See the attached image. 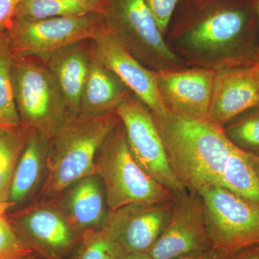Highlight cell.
<instances>
[{"label": "cell", "mask_w": 259, "mask_h": 259, "mask_svg": "<svg viewBox=\"0 0 259 259\" xmlns=\"http://www.w3.org/2000/svg\"><path fill=\"white\" fill-rule=\"evenodd\" d=\"M187 67L256 64L259 25L251 0H181L165 36Z\"/></svg>", "instance_id": "6da1fadb"}, {"label": "cell", "mask_w": 259, "mask_h": 259, "mask_svg": "<svg viewBox=\"0 0 259 259\" xmlns=\"http://www.w3.org/2000/svg\"><path fill=\"white\" fill-rule=\"evenodd\" d=\"M152 115L170 168L186 190L199 194L222 186L225 166L234 146L223 127L168 110L164 115Z\"/></svg>", "instance_id": "7a4b0ae2"}, {"label": "cell", "mask_w": 259, "mask_h": 259, "mask_svg": "<svg viewBox=\"0 0 259 259\" xmlns=\"http://www.w3.org/2000/svg\"><path fill=\"white\" fill-rule=\"evenodd\" d=\"M120 122L116 112L69 117L49 142L47 178L32 202L54 200L74 182L95 174L97 151Z\"/></svg>", "instance_id": "3957f363"}, {"label": "cell", "mask_w": 259, "mask_h": 259, "mask_svg": "<svg viewBox=\"0 0 259 259\" xmlns=\"http://www.w3.org/2000/svg\"><path fill=\"white\" fill-rule=\"evenodd\" d=\"M110 211L131 203H163L174 192L148 175L136 161L121 121L101 145L95 161Z\"/></svg>", "instance_id": "277c9868"}, {"label": "cell", "mask_w": 259, "mask_h": 259, "mask_svg": "<svg viewBox=\"0 0 259 259\" xmlns=\"http://www.w3.org/2000/svg\"><path fill=\"white\" fill-rule=\"evenodd\" d=\"M12 81L20 125L49 143L71 117L54 76L38 58L16 56Z\"/></svg>", "instance_id": "5b68a950"}, {"label": "cell", "mask_w": 259, "mask_h": 259, "mask_svg": "<svg viewBox=\"0 0 259 259\" xmlns=\"http://www.w3.org/2000/svg\"><path fill=\"white\" fill-rule=\"evenodd\" d=\"M100 14L107 31L148 69L187 67L168 48L145 0H104Z\"/></svg>", "instance_id": "8992f818"}, {"label": "cell", "mask_w": 259, "mask_h": 259, "mask_svg": "<svg viewBox=\"0 0 259 259\" xmlns=\"http://www.w3.org/2000/svg\"><path fill=\"white\" fill-rule=\"evenodd\" d=\"M212 248L228 256L259 243V204L223 186L202 191Z\"/></svg>", "instance_id": "52a82bcc"}, {"label": "cell", "mask_w": 259, "mask_h": 259, "mask_svg": "<svg viewBox=\"0 0 259 259\" xmlns=\"http://www.w3.org/2000/svg\"><path fill=\"white\" fill-rule=\"evenodd\" d=\"M99 13L25 21L13 20L4 30L15 56L42 59L74 42L97 38L106 31Z\"/></svg>", "instance_id": "ba28073f"}, {"label": "cell", "mask_w": 259, "mask_h": 259, "mask_svg": "<svg viewBox=\"0 0 259 259\" xmlns=\"http://www.w3.org/2000/svg\"><path fill=\"white\" fill-rule=\"evenodd\" d=\"M115 112L125 127L130 149L140 166L174 193L186 190L170 168L163 141L148 107L132 93Z\"/></svg>", "instance_id": "9c48e42d"}, {"label": "cell", "mask_w": 259, "mask_h": 259, "mask_svg": "<svg viewBox=\"0 0 259 259\" xmlns=\"http://www.w3.org/2000/svg\"><path fill=\"white\" fill-rule=\"evenodd\" d=\"M212 248L201 196L187 190L175 192L171 218L148 255L153 259H175Z\"/></svg>", "instance_id": "30bf717a"}, {"label": "cell", "mask_w": 259, "mask_h": 259, "mask_svg": "<svg viewBox=\"0 0 259 259\" xmlns=\"http://www.w3.org/2000/svg\"><path fill=\"white\" fill-rule=\"evenodd\" d=\"M6 218L27 243L48 259H61L81 238L54 200L30 202Z\"/></svg>", "instance_id": "8fae6325"}, {"label": "cell", "mask_w": 259, "mask_h": 259, "mask_svg": "<svg viewBox=\"0 0 259 259\" xmlns=\"http://www.w3.org/2000/svg\"><path fill=\"white\" fill-rule=\"evenodd\" d=\"M172 200L163 203H131L110 211L102 229L127 254L147 252L169 221Z\"/></svg>", "instance_id": "7c38bea8"}, {"label": "cell", "mask_w": 259, "mask_h": 259, "mask_svg": "<svg viewBox=\"0 0 259 259\" xmlns=\"http://www.w3.org/2000/svg\"><path fill=\"white\" fill-rule=\"evenodd\" d=\"M215 71L197 67L158 72L157 88L168 111L192 120H209Z\"/></svg>", "instance_id": "4fadbf2b"}, {"label": "cell", "mask_w": 259, "mask_h": 259, "mask_svg": "<svg viewBox=\"0 0 259 259\" xmlns=\"http://www.w3.org/2000/svg\"><path fill=\"white\" fill-rule=\"evenodd\" d=\"M90 44L93 55L115 73L153 115H164L168 112L158 93V72L141 64L107 30L90 40Z\"/></svg>", "instance_id": "5bb4252c"}, {"label": "cell", "mask_w": 259, "mask_h": 259, "mask_svg": "<svg viewBox=\"0 0 259 259\" xmlns=\"http://www.w3.org/2000/svg\"><path fill=\"white\" fill-rule=\"evenodd\" d=\"M259 103V66L256 64L215 71L209 120L226 125Z\"/></svg>", "instance_id": "9a60e30c"}, {"label": "cell", "mask_w": 259, "mask_h": 259, "mask_svg": "<svg viewBox=\"0 0 259 259\" xmlns=\"http://www.w3.org/2000/svg\"><path fill=\"white\" fill-rule=\"evenodd\" d=\"M54 201L81 234L88 230L102 228L110 212L105 186L96 174L74 182Z\"/></svg>", "instance_id": "2e32d148"}, {"label": "cell", "mask_w": 259, "mask_h": 259, "mask_svg": "<svg viewBox=\"0 0 259 259\" xmlns=\"http://www.w3.org/2000/svg\"><path fill=\"white\" fill-rule=\"evenodd\" d=\"M92 58L90 40H82L40 59L55 79L71 116L79 115L81 93Z\"/></svg>", "instance_id": "e0dca14e"}, {"label": "cell", "mask_w": 259, "mask_h": 259, "mask_svg": "<svg viewBox=\"0 0 259 259\" xmlns=\"http://www.w3.org/2000/svg\"><path fill=\"white\" fill-rule=\"evenodd\" d=\"M49 143L35 130L28 129V138L17 163L9 202L23 205L38 193L47 176Z\"/></svg>", "instance_id": "ac0fdd59"}, {"label": "cell", "mask_w": 259, "mask_h": 259, "mask_svg": "<svg viewBox=\"0 0 259 259\" xmlns=\"http://www.w3.org/2000/svg\"><path fill=\"white\" fill-rule=\"evenodd\" d=\"M131 94L118 76L93 54L81 93L79 115L97 116L115 112Z\"/></svg>", "instance_id": "d6986e66"}, {"label": "cell", "mask_w": 259, "mask_h": 259, "mask_svg": "<svg viewBox=\"0 0 259 259\" xmlns=\"http://www.w3.org/2000/svg\"><path fill=\"white\" fill-rule=\"evenodd\" d=\"M222 186L259 204V158L233 146L223 171Z\"/></svg>", "instance_id": "ffe728a7"}, {"label": "cell", "mask_w": 259, "mask_h": 259, "mask_svg": "<svg viewBox=\"0 0 259 259\" xmlns=\"http://www.w3.org/2000/svg\"><path fill=\"white\" fill-rule=\"evenodd\" d=\"M104 0H23L13 20L33 21L101 13Z\"/></svg>", "instance_id": "44dd1931"}, {"label": "cell", "mask_w": 259, "mask_h": 259, "mask_svg": "<svg viewBox=\"0 0 259 259\" xmlns=\"http://www.w3.org/2000/svg\"><path fill=\"white\" fill-rule=\"evenodd\" d=\"M28 134V129L21 125L0 127V202L9 201L12 180Z\"/></svg>", "instance_id": "7402d4cb"}, {"label": "cell", "mask_w": 259, "mask_h": 259, "mask_svg": "<svg viewBox=\"0 0 259 259\" xmlns=\"http://www.w3.org/2000/svg\"><path fill=\"white\" fill-rule=\"evenodd\" d=\"M15 57L4 30H0V125L5 127L20 126L12 81Z\"/></svg>", "instance_id": "603a6c76"}, {"label": "cell", "mask_w": 259, "mask_h": 259, "mask_svg": "<svg viewBox=\"0 0 259 259\" xmlns=\"http://www.w3.org/2000/svg\"><path fill=\"white\" fill-rule=\"evenodd\" d=\"M223 129L237 148L259 158V103L236 116Z\"/></svg>", "instance_id": "cb8c5ba5"}, {"label": "cell", "mask_w": 259, "mask_h": 259, "mask_svg": "<svg viewBox=\"0 0 259 259\" xmlns=\"http://www.w3.org/2000/svg\"><path fill=\"white\" fill-rule=\"evenodd\" d=\"M127 255L117 242L100 228L81 233L73 259H124Z\"/></svg>", "instance_id": "d4e9b609"}, {"label": "cell", "mask_w": 259, "mask_h": 259, "mask_svg": "<svg viewBox=\"0 0 259 259\" xmlns=\"http://www.w3.org/2000/svg\"><path fill=\"white\" fill-rule=\"evenodd\" d=\"M35 252L7 218L0 221V259H35Z\"/></svg>", "instance_id": "484cf974"}, {"label": "cell", "mask_w": 259, "mask_h": 259, "mask_svg": "<svg viewBox=\"0 0 259 259\" xmlns=\"http://www.w3.org/2000/svg\"><path fill=\"white\" fill-rule=\"evenodd\" d=\"M181 0H145L151 10L158 28L166 36L172 16Z\"/></svg>", "instance_id": "4316f807"}, {"label": "cell", "mask_w": 259, "mask_h": 259, "mask_svg": "<svg viewBox=\"0 0 259 259\" xmlns=\"http://www.w3.org/2000/svg\"><path fill=\"white\" fill-rule=\"evenodd\" d=\"M23 0H0V30L9 26Z\"/></svg>", "instance_id": "83f0119b"}, {"label": "cell", "mask_w": 259, "mask_h": 259, "mask_svg": "<svg viewBox=\"0 0 259 259\" xmlns=\"http://www.w3.org/2000/svg\"><path fill=\"white\" fill-rule=\"evenodd\" d=\"M233 257H230L224 254L215 248L205 250V251L199 252V253H193V254L185 255L175 259H233Z\"/></svg>", "instance_id": "f1b7e54d"}, {"label": "cell", "mask_w": 259, "mask_h": 259, "mask_svg": "<svg viewBox=\"0 0 259 259\" xmlns=\"http://www.w3.org/2000/svg\"><path fill=\"white\" fill-rule=\"evenodd\" d=\"M233 259H259V243L242 250Z\"/></svg>", "instance_id": "f546056e"}, {"label": "cell", "mask_w": 259, "mask_h": 259, "mask_svg": "<svg viewBox=\"0 0 259 259\" xmlns=\"http://www.w3.org/2000/svg\"><path fill=\"white\" fill-rule=\"evenodd\" d=\"M15 207V204L9 202V201L8 202H0V221L6 218L7 212L10 208Z\"/></svg>", "instance_id": "4dcf8cb0"}, {"label": "cell", "mask_w": 259, "mask_h": 259, "mask_svg": "<svg viewBox=\"0 0 259 259\" xmlns=\"http://www.w3.org/2000/svg\"><path fill=\"white\" fill-rule=\"evenodd\" d=\"M124 259H153L148 255L147 252L144 253H133V254H128Z\"/></svg>", "instance_id": "1f68e13d"}, {"label": "cell", "mask_w": 259, "mask_h": 259, "mask_svg": "<svg viewBox=\"0 0 259 259\" xmlns=\"http://www.w3.org/2000/svg\"><path fill=\"white\" fill-rule=\"evenodd\" d=\"M252 5L256 13L257 18H258V25H259V0H251ZM256 64L259 66V48L258 51V56H257Z\"/></svg>", "instance_id": "d6a6232c"}, {"label": "cell", "mask_w": 259, "mask_h": 259, "mask_svg": "<svg viewBox=\"0 0 259 259\" xmlns=\"http://www.w3.org/2000/svg\"><path fill=\"white\" fill-rule=\"evenodd\" d=\"M75 1H83V0H75Z\"/></svg>", "instance_id": "836d02e7"}, {"label": "cell", "mask_w": 259, "mask_h": 259, "mask_svg": "<svg viewBox=\"0 0 259 259\" xmlns=\"http://www.w3.org/2000/svg\"><path fill=\"white\" fill-rule=\"evenodd\" d=\"M3 127V126H2L1 125H0V127Z\"/></svg>", "instance_id": "e575fe53"}]
</instances>
